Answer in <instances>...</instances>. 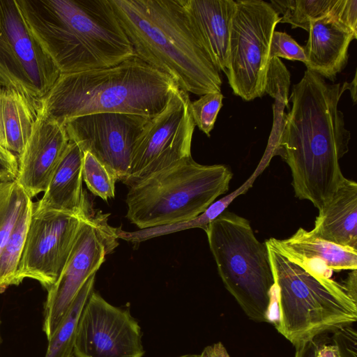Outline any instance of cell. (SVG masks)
Returning <instances> with one entry per match:
<instances>
[{"instance_id": "obj_8", "label": "cell", "mask_w": 357, "mask_h": 357, "mask_svg": "<svg viewBox=\"0 0 357 357\" xmlns=\"http://www.w3.org/2000/svg\"><path fill=\"white\" fill-rule=\"evenodd\" d=\"M226 75L233 93L243 100L262 97L272 35L281 17L262 0L236 1Z\"/></svg>"}, {"instance_id": "obj_5", "label": "cell", "mask_w": 357, "mask_h": 357, "mask_svg": "<svg viewBox=\"0 0 357 357\" xmlns=\"http://www.w3.org/2000/svg\"><path fill=\"white\" fill-rule=\"evenodd\" d=\"M266 246L275 285L272 323L294 347L357 321V303L342 284L310 273Z\"/></svg>"}, {"instance_id": "obj_37", "label": "cell", "mask_w": 357, "mask_h": 357, "mask_svg": "<svg viewBox=\"0 0 357 357\" xmlns=\"http://www.w3.org/2000/svg\"><path fill=\"white\" fill-rule=\"evenodd\" d=\"M317 357H339L334 344H324L318 346Z\"/></svg>"}, {"instance_id": "obj_39", "label": "cell", "mask_w": 357, "mask_h": 357, "mask_svg": "<svg viewBox=\"0 0 357 357\" xmlns=\"http://www.w3.org/2000/svg\"><path fill=\"white\" fill-rule=\"evenodd\" d=\"M176 357H198V355L197 354H185Z\"/></svg>"}, {"instance_id": "obj_14", "label": "cell", "mask_w": 357, "mask_h": 357, "mask_svg": "<svg viewBox=\"0 0 357 357\" xmlns=\"http://www.w3.org/2000/svg\"><path fill=\"white\" fill-rule=\"evenodd\" d=\"M149 118L104 112L68 120L64 127L69 139L111 169L122 183L126 179L135 144Z\"/></svg>"}, {"instance_id": "obj_18", "label": "cell", "mask_w": 357, "mask_h": 357, "mask_svg": "<svg viewBox=\"0 0 357 357\" xmlns=\"http://www.w3.org/2000/svg\"><path fill=\"white\" fill-rule=\"evenodd\" d=\"M84 152L70 140L42 198L33 202L40 211H57L79 214L91 204L82 189Z\"/></svg>"}, {"instance_id": "obj_27", "label": "cell", "mask_w": 357, "mask_h": 357, "mask_svg": "<svg viewBox=\"0 0 357 357\" xmlns=\"http://www.w3.org/2000/svg\"><path fill=\"white\" fill-rule=\"evenodd\" d=\"M82 178L94 195L104 201L114 197L116 174L89 152H84Z\"/></svg>"}, {"instance_id": "obj_30", "label": "cell", "mask_w": 357, "mask_h": 357, "mask_svg": "<svg viewBox=\"0 0 357 357\" xmlns=\"http://www.w3.org/2000/svg\"><path fill=\"white\" fill-rule=\"evenodd\" d=\"M269 162L268 159L263 157L252 175L241 187L223 198L214 202L204 212L208 224L224 212L236 197L244 194L252 185L257 177L268 165Z\"/></svg>"}, {"instance_id": "obj_19", "label": "cell", "mask_w": 357, "mask_h": 357, "mask_svg": "<svg viewBox=\"0 0 357 357\" xmlns=\"http://www.w3.org/2000/svg\"><path fill=\"white\" fill-rule=\"evenodd\" d=\"M190 19L219 71L226 73L234 0H185Z\"/></svg>"}, {"instance_id": "obj_17", "label": "cell", "mask_w": 357, "mask_h": 357, "mask_svg": "<svg viewBox=\"0 0 357 357\" xmlns=\"http://www.w3.org/2000/svg\"><path fill=\"white\" fill-rule=\"evenodd\" d=\"M308 32L303 47L307 70L334 82L347 64L349 47L357 35L331 15L313 22Z\"/></svg>"}, {"instance_id": "obj_6", "label": "cell", "mask_w": 357, "mask_h": 357, "mask_svg": "<svg viewBox=\"0 0 357 357\" xmlns=\"http://www.w3.org/2000/svg\"><path fill=\"white\" fill-rule=\"evenodd\" d=\"M224 165H201L190 156L129 187L126 218L139 229L188 221L229 190Z\"/></svg>"}, {"instance_id": "obj_2", "label": "cell", "mask_w": 357, "mask_h": 357, "mask_svg": "<svg viewBox=\"0 0 357 357\" xmlns=\"http://www.w3.org/2000/svg\"><path fill=\"white\" fill-rule=\"evenodd\" d=\"M109 2L136 56L188 93L221 92L220 72L190 19L185 0Z\"/></svg>"}, {"instance_id": "obj_31", "label": "cell", "mask_w": 357, "mask_h": 357, "mask_svg": "<svg viewBox=\"0 0 357 357\" xmlns=\"http://www.w3.org/2000/svg\"><path fill=\"white\" fill-rule=\"evenodd\" d=\"M330 15L342 26L357 35L356 0H336Z\"/></svg>"}, {"instance_id": "obj_34", "label": "cell", "mask_w": 357, "mask_h": 357, "mask_svg": "<svg viewBox=\"0 0 357 357\" xmlns=\"http://www.w3.org/2000/svg\"><path fill=\"white\" fill-rule=\"evenodd\" d=\"M318 346L315 338L301 342L295 346L294 357H317Z\"/></svg>"}, {"instance_id": "obj_35", "label": "cell", "mask_w": 357, "mask_h": 357, "mask_svg": "<svg viewBox=\"0 0 357 357\" xmlns=\"http://www.w3.org/2000/svg\"><path fill=\"white\" fill-rule=\"evenodd\" d=\"M347 295L357 303V269L351 270L342 283Z\"/></svg>"}, {"instance_id": "obj_16", "label": "cell", "mask_w": 357, "mask_h": 357, "mask_svg": "<svg viewBox=\"0 0 357 357\" xmlns=\"http://www.w3.org/2000/svg\"><path fill=\"white\" fill-rule=\"evenodd\" d=\"M265 243L306 271L331 278L333 271L357 269V250L323 240L300 227L286 239Z\"/></svg>"}, {"instance_id": "obj_1", "label": "cell", "mask_w": 357, "mask_h": 357, "mask_svg": "<svg viewBox=\"0 0 357 357\" xmlns=\"http://www.w3.org/2000/svg\"><path fill=\"white\" fill-rule=\"evenodd\" d=\"M340 87L306 70L292 87L291 107L273 151L289 167L295 196L318 209L346 178L340 160L349 151L351 132L338 109Z\"/></svg>"}, {"instance_id": "obj_24", "label": "cell", "mask_w": 357, "mask_h": 357, "mask_svg": "<svg viewBox=\"0 0 357 357\" xmlns=\"http://www.w3.org/2000/svg\"><path fill=\"white\" fill-rule=\"evenodd\" d=\"M31 202L23 211L0 252V293L15 285L32 211Z\"/></svg>"}, {"instance_id": "obj_26", "label": "cell", "mask_w": 357, "mask_h": 357, "mask_svg": "<svg viewBox=\"0 0 357 357\" xmlns=\"http://www.w3.org/2000/svg\"><path fill=\"white\" fill-rule=\"evenodd\" d=\"M15 181H0V252L25 208L31 202Z\"/></svg>"}, {"instance_id": "obj_25", "label": "cell", "mask_w": 357, "mask_h": 357, "mask_svg": "<svg viewBox=\"0 0 357 357\" xmlns=\"http://www.w3.org/2000/svg\"><path fill=\"white\" fill-rule=\"evenodd\" d=\"M335 2L336 0H271L270 3L282 15L280 22L308 31L313 22L331 14Z\"/></svg>"}, {"instance_id": "obj_38", "label": "cell", "mask_w": 357, "mask_h": 357, "mask_svg": "<svg viewBox=\"0 0 357 357\" xmlns=\"http://www.w3.org/2000/svg\"><path fill=\"white\" fill-rule=\"evenodd\" d=\"M343 93L345 90H349L354 104L356 103V72L354 74L353 80L351 82H345L340 87Z\"/></svg>"}, {"instance_id": "obj_13", "label": "cell", "mask_w": 357, "mask_h": 357, "mask_svg": "<svg viewBox=\"0 0 357 357\" xmlns=\"http://www.w3.org/2000/svg\"><path fill=\"white\" fill-rule=\"evenodd\" d=\"M138 322L129 310L114 306L93 291L79 316L75 357H142Z\"/></svg>"}, {"instance_id": "obj_12", "label": "cell", "mask_w": 357, "mask_h": 357, "mask_svg": "<svg viewBox=\"0 0 357 357\" xmlns=\"http://www.w3.org/2000/svg\"><path fill=\"white\" fill-rule=\"evenodd\" d=\"M73 214L33 208L25 244L15 279L18 285L26 278L47 289L55 283L71 250L77 231L91 212Z\"/></svg>"}, {"instance_id": "obj_29", "label": "cell", "mask_w": 357, "mask_h": 357, "mask_svg": "<svg viewBox=\"0 0 357 357\" xmlns=\"http://www.w3.org/2000/svg\"><path fill=\"white\" fill-rule=\"evenodd\" d=\"M273 58H283L304 63L306 61L303 47L287 33L276 31L272 35L269 48V61Z\"/></svg>"}, {"instance_id": "obj_20", "label": "cell", "mask_w": 357, "mask_h": 357, "mask_svg": "<svg viewBox=\"0 0 357 357\" xmlns=\"http://www.w3.org/2000/svg\"><path fill=\"white\" fill-rule=\"evenodd\" d=\"M332 243L357 250V183L345 178L319 209L311 230Z\"/></svg>"}, {"instance_id": "obj_11", "label": "cell", "mask_w": 357, "mask_h": 357, "mask_svg": "<svg viewBox=\"0 0 357 357\" xmlns=\"http://www.w3.org/2000/svg\"><path fill=\"white\" fill-rule=\"evenodd\" d=\"M190 103L188 93L177 87L164 109L149 119L135 144L124 184L130 187L191 156L195 124Z\"/></svg>"}, {"instance_id": "obj_7", "label": "cell", "mask_w": 357, "mask_h": 357, "mask_svg": "<svg viewBox=\"0 0 357 357\" xmlns=\"http://www.w3.org/2000/svg\"><path fill=\"white\" fill-rule=\"evenodd\" d=\"M204 231L227 290L249 319L272 323L275 285L266 243L248 220L226 211Z\"/></svg>"}, {"instance_id": "obj_28", "label": "cell", "mask_w": 357, "mask_h": 357, "mask_svg": "<svg viewBox=\"0 0 357 357\" xmlns=\"http://www.w3.org/2000/svg\"><path fill=\"white\" fill-rule=\"evenodd\" d=\"M223 95L209 93L190 103V110L195 126L208 137L214 127L218 114L222 107Z\"/></svg>"}, {"instance_id": "obj_32", "label": "cell", "mask_w": 357, "mask_h": 357, "mask_svg": "<svg viewBox=\"0 0 357 357\" xmlns=\"http://www.w3.org/2000/svg\"><path fill=\"white\" fill-rule=\"evenodd\" d=\"M333 340L339 357H357V333L351 326L334 331Z\"/></svg>"}, {"instance_id": "obj_10", "label": "cell", "mask_w": 357, "mask_h": 357, "mask_svg": "<svg viewBox=\"0 0 357 357\" xmlns=\"http://www.w3.org/2000/svg\"><path fill=\"white\" fill-rule=\"evenodd\" d=\"M60 72L29 28L16 0H0V80L40 99Z\"/></svg>"}, {"instance_id": "obj_21", "label": "cell", "mask_w": 357, "mask_h": 357, "mask_svg": "<svg viewBox=\"0 0 357 357\" xmlns=\"http://www.w3.org/2000/svg\"><path fill=\"white\" fill-rule=\"evenodd\" d=\"M39 99L0 84V145L17 158L40 114Z\"/></svg>"}, {"instance_id": "obj_4", "label": "cell", "mask_w": 357, "mask_h": 357, "mask_svg": "<svg viewBox=\"0 0 357 357\" xmlns=\"http://www.w3.org/2000/svg\"><path fill=\"white\" fill-rule=\"evenodd\" d=\"M178 86L167 75L133 56L108 68L60 74L39 102L42 114L61 125L96 113L152 119Z\"/></svg>"}, {"instance_id": "obj_9", "label": "cell", "mask_w": 357, "mask_h": 357, "mask_svg": "<svg viewBox=\"0 0 357 357\" xmlns=\"http://www.w3.org/2000/svg\"><path fill=\"white\" fill-rule=\"evenodd\" d=\"M109 214L92 210L82 223L64 266L47 290L43 329L49 340L54 334L86 280L99 269L107 255L119 245Z\"/></svg>"}, {"instance_id": "obj_3", "label": "cell", "mask_w": 357, "mask_h": 357, "mask_svg": "<svg viewBox=\"0 0 357 357\" xmlns=\"http://www.w3.org/2000/svg\"><path fill=\"white\" fill-rule=\"evenodd\" d=\"M60 74L116 66L135 55L109 0H16Z\"/></svg>"}, {"instance_id": "obj_23", "label": "cell", "mask_w": 357, "mask_h": 357, "mask_svg": "<svg viewBox=\"0 0 357 357\" xmlns=\"http://www.w3.org/2000/svg\"><path fill=\"white\" fill-rule=\"evenodd\" d=\"M95 275L91 276L82 287L66 317L48 340L45 357H75L73 351L77 326L82 309L93 291Z\"/></svg>"}, {"instance_id": "obj_22", "label": "cell", "mask_w": 357, "mask_h": 357, "mask_svg": "<svg viewBox=\"0 0 357 357\" xmlns=\"http://www.w3.org/2000/svg\"><path fill=\"white\" fill-rule=\"evenodd\" d=\"M291 75L284 63L279 58L269 61L265 82V93L274 99L273 105V123L265 153L273 158V151L280 139L284 126L287 114L289 110V88Z\"/></svg>"}, {"instance_id": "obj_36", "label": "cell", "mask_w": 357, "mask_h": 357, "mask_svg": "<svg viewBox=\"0 0 357 357\" xmlns=\"http://www.w3.org/2000/svg\"><path fill=\"white\" fill-rule=\"evenodd\" d=\"M198 357H230L220 342L206 347Z\"/></svg>"}, {"instance_id": "obj_15", "label": "cell", "mask_w": 357, "mask_h": 357, "mask_svg": "<svg viewBox=\"0 0 357 357\" xmlns=\"http://www.w3.org/2000/svg\"><path fill=\"white\" fill-rule=\"evenodd\" d=\"M69 142L64 126L46 118L40 110L33 131L17 158L15 180L31 199L46 190Z\"/></svg>"}, {"instance_id": "obj_40", "label": "cell", "mask_w": 357, "mask_h": 357, "mask_svg": "<svg viewBox=\"0 0 357 357\" xmlns=\"http://www.w3.org/2000/svg\"><path fill=\"white\" fill-rule=\"evenodd\" d=\"M0 326H1V320H0Z\"/></svg>"}, {"instance_id": "obj_33", "label": "cell", "mask_w": 357, "mask_h": 357, "mask_svg": "<svg viewBox=\"0 0 357 357\" xmlns=\"http://www.w3.org/2000/svg\"><path fill=\"white\" fill-rule=\"evenodd\" d=\"M17 171V157L0 145V181H15Z\"/></svg>"}]
</instances>
